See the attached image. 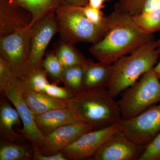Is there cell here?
<instances>
[{"label":"cell","instance_id":"17","mask_svg":"<svg viewBox=\"0 0 160 160\" xmlns=\"http://www.w3.org/2000/svg\"><path fill=\"white\" fill-rule=\"evenodd\" d=\"M13 6L21 7L29 12L32 20L26 28H31L38 21L55 13L61 0H5Z\"/></svg>","mask_w":160,"mask_h":160},{"label":"cell","instance_id":"18","mask_svg":"<svg viewBox=\"0 0 160 160\" xmlns=\"http://www.w3.org/2000/svg\"><path fill=\"white\" fill-rule=\"evenodd\" d=\"M21 119L16 109L7 102H2L0 106V129L1 133L11 142L20 138V136L13 131L14 126L19 125Z\"/></svg>","mask_w":160,"mask_h":160},{"label":"cell","instance_id":"3","mask_svg":"<svg viewBox=\"0 0 160 160\" xmlns=\"http://www.w3.org/2000/svg\"><path fill=\"white\" fill-rule=\"evenodd\" d=\"M160 57L158 41L144 44L112 64L107 89L114 98L134 84L144 73L153 69Z\"/></svg>","mask_w":160,"mask_h":160},{"label":"cell","instance_id":"25","mask_svg":"<svg viewBox=\"0 0 160 160\" xmlns=\"http://www.w3.org/2000/svg\"><path fill=\"white\" fill-rule=\"evenodd\" d=\"M18 77L7 60L0 55V91L2 92L8 86L16 82Z\"/></svg>","mask_w":160,"mask_h":160},{"label":"cell","instance_id":"35","mask_svg":"<svg viewBox=\"0 0 160 160\" xmlns=\"http://www.w3.org/2000/svg\"><path fill=\"white\" fill-rule=\"evenodd\" d=\"M158 75L159 78L160 79V74Z\"/></svg>","mask_w":160,"mask_h":160},{"label":"cell","instance_id":"26","mask_svg":"<svg viewBox=\"0 0 160 160\" xmlns=\"http://www.w3.org/2000/svg\"><path fill=\"white\" fill-rule=\"evenodd\" d=\"M83 14L92 23L96 26L107 29L108 20L101 9L92 8L89 5L82 7Z\"/></svg>","mask_w":160,"mask_h":160},{"label":"cell","instance_id":"27","mask_svg":"<svg viewBox=\"0 0 160 160\" xmlns=\"http://www.w3.org/2000/svg\"><path fill=\"white\" fill-rule=\"evenodd\" d=\"M45 93L53 98L65 101L70 99L74 95V92L66 87H60L50 83L46 87Z\"/></svg>","mask_w":160,"mask_h":160},{"label":"cell","instance_id":"10","mask_svg":"<svg viewBox=\"0 0 160 160\" xmlns=\"http://www.w3.org/2000/svg\"><path fill=\"white\" fill-rule=\"evenodd\" d=\"M145 148L118 130L103 143L92 158L95 160H139Z\"/></svg>","mask_w":160,"mask_h":160},{"label":"cell","instance_id":"7","mask_svg":"<svg viewBox=\"0 0 160 160\" xmlns=\"http://www.w3.org/2000/svg\"><path fill=\"white\" fill-rule=\"evenodd\" d=\"M118 124L119 131L145 148L160 131V103L152 106L132 118H121Z\"/></svg>","mask_w":160,"mask_h":160},{"label":"cell","instance_id":"23","mask_svg":"<svg viewBox=\"0 0 160 160\" xmlns=\"http://www.w3.org/2000/svg\"><path fill=\"white\" fill-rule=\"evenodd\" d=\"M26 147L12 142L6 143L0 148V160H20L29 158Z\"/></svg>","mask_w":160,"mask_h":160},{"label":"cell","instance_id":"20","mask_svg":"<svg viewBox=\"0 0 160 160\" xmlns=\"http://www.w3.org/2000/svg\"><path fill=\"white\" fill-rule=\"evenodd\" d=\"M84 63L64 69L62 82L74 93L82 89Z\"/></svg>","mask_w":160,"mask_h":160},{"label":"cell","instance_id":"4","mask_svg":"<svg viewBox=\"0 0 160 160\" xmlns=\"http://www.w3.org/2000/svg\"><path fill=\"white\" fill-rule=\"evenodd\" d=\"M58 32L63 42L74 45L79 42H97L107 29L94 25L83 14L82 7L71 6L61 0L55 11Z\"/></svg>","mask_w":160,"mask_h":160},{"label":"cell","instance_id":"33","mask_svg":"<svg viewBox=\"0 0 160 160\" xmlns=\"http://www.w3.org/2000/svg\"><path fill=\"white\" fill-rule=\"evenodd\" d=\"M109 0H89L88 5L92 8L99 9H102L104 3Z\"/></svg>","mask_w":160,"mask_h":160},{"label":"cell","instance_id":"16","mask_svg":"<svg viewBox=\"0 0 160 160\" xmlns=\"http://www.w3.org/2000/svg\"><path fill=\"white\" fill-rule=\"evenodd\" d=\"M112 64L86 59L84 63L82 89L107 88L111 77Z\"/></svg>","mask_w":160,"mask_h":160},{"label":"cell","instance_id":"15","mask_svg":"<svg viewBox=\"0 0 160 160\" xmlns=\"http://www.w3.org/2000/svg\"><path fill=\"white\" fill-rule=\"evenodd\" d=\"M34 117L37 126L44 136L61 126L80 122L67 107L51 109L34 115Z\"/></svg>","mask_w":160,"mask_h":160},{"label":"cell","instance_id":"22","mask_svg":"<svg viewBox=\"0 0 160 160\" xmlns=\"http://www.w3.org/2000/svg\"><path fill=\"white\" fill-rule=\"evenodd\" d=\"M48 75L46 70L41 66L29 70L26 79L32 89L45 93L46 87L50 84L47 79Z\"/></svg>","mask_w":160,"mask_h":160},{"label":"cell","instance_id":"21","mask_svg":"<svg viewBox=\"0 0 160 160\" xmlns=\"http://www.w3.org/2000/svg\"><path fill=\"white\" fill-rule=\"evenodd\" d=\"M136 24L143 31L152 34L160 30V9L148 13L132 16Z\"/></svg>","mask_w":160,"mask_h":160},{"label":"cell","instance_id":"9","mask_svg":"<svg viewBox=\"0 0 160 160\" xmlns=\"http://www.w3.org/2000/svg\"><path fill=\"white\" fill-rule=\"evenodd\" d=\"M93 129L89 125L80 122L67 124L44 136L33 146L44 155L55 154L62 151L84 133Z\"/></svg>","mask_w":160,"mask_h":160},{"label":"cell","instance_id":"11","mask_svg":"<svg viewBox=\"0 0 160 160\" xmlns=\"http://www.w3.org/2000/svg\"><path fill=\"white\" fill-rule=\"evenodd\" d=\"M58 32L55 12L42 18L31 27L29 70L42 66L46 48Z\"/></svg>","mask_w":160,"mask_h":160},{"label":"cell","instance_id":"29","mask_svg":"<svg viewBox=\"0 0 160 160\" xmlns=\"http://www.w3.org/2000/svg\"><path fill=\"white\" fill-rule=\"evenodd\" d=\"M145 0H122L116 6L115 9L129 13L132 16L141 12Z\"/></svg>","mask_w":160,"mask_h":160},{"label":"cell","instance_id":"14","mask_svg":"<svg viewBox=\"0 0 160 160\" xmlns=\"http://www.w3.org/2000/svg\"><path fill=\"white\" fill-rule=\"evenodd\" d=\"M31 20V14L25 9L0 0V36L26 28Z\"/></svg>","mask_w":160,"mask_h":160},{"label":"cell","instance_id":"36","mask_svg":"<svg viewBox=\"0 0 160 160\" xmlns=\"http://www.w3.org/2000/svg\"><path fill=\"white\" fill-rule=\"evenodd\" d=\"M120 1H122V0H120Z\"/></svg>","mask_w":160,"mask_h":160},{"label":"cell","instance_id":"30","mask_svg":"<svg viewBox=\"0 0 160 160\" xmlns=\"http://www.w3.org/2000/svg\"><path fill=\"white\" fill-rule=\"evenodd\" d=\"M34 153L33 159L35 160H67L62 152L55 154L44 155L40 153L39 151L34 148Z\"/></svg>","mask_w":160,"mask_h":160},{"label":"cell","instance_id":"34","mask_svg":"<svg viewBox=\"0 0 160 160\" xmlns=\"http://www.w3.org/2000/svg\"><path fill=\"white\" fill-rule=\"evenodd\" d=\"M158 47L159 50L160 52V37L159 39L158 40ZM153 70L158 75L160 74V59L158 62L157 63L156 65L154 66L153 68Z\"/></svg>","mask_w":160,"mask_h":160},{"label":"cell","instance_id":"31","mask_svg":"<svg viewBox=\"0 0 160 160\" xmlns=\"http://www.w3.org/2000/svg\"><path fill=\"white\" fill-rule=\"evenodd\" d=\"M160 9V0H145L139 13H148Z\"/></svg>","mask_w":160,"mask_h":160},{"label":"cell","instance_id":"28","mask_svg":"<svg viewBox=\"0 0 160 160\" xmlns=\"http://www.w3.org/2000/svg\"><path fill=\"white\" fill-rule=\"evenodd\" d=\"M139 160H160V131L145 147Z\"/></svg>","mask_w":160,"mask_h":160},{"label":"cell","instance_id":"32","mask_svg":"<svg viewBox=\"0 0 160 160\" xmlns=\"http://www.w3.org/2000/svg\"><path fill=\"white\" fill-rule=\"evenodd\" d=\"M65 3L71 6L84 7L89 4V0H62Z\"/></svg>","mask_w":160,"mask_h":160},{"label":"cell","instance_id":"1","mask_svg":"<svg viewBox=\"0 0 160 160\" xmlns=\"http://www.w3.org/2000/svg\"><path fill=\"white\" fill-rule=\"evenodd\" d=\"M107 20L106 33L89 49L98 62L112 64L120 58L155 40L152 34L142 30L132 16L125 12L115 9L107 16Z\"/></svg>","mask_w":160,"mask_h":160},{"label":"cell","instance_id":"12","mask_svg":"<svg viewBox=\"0 0 160 160\" xmlns=\"http://www.w3.org/2000/svg\"><path fill=\"white\" fill-rule=\"evenodd\" d=\"M19 78L15 82L3 90L2 93L11 102L17 110L23 125V129L21 132L34 146L39 142L44 136L37 126L34 114L21 96L18 86Z\"/></svg>","mask_w":160,"mask_h":160},{"label":"cell","instance_id":"13","mask_svg":"<svg viewBox=\"0 0 160 160\" xmlns=\"http://www.w3.org/2000/svg\"><path fill=\"white\" fill-rule=\"evenodd\" d=\"M18 86L24 102L34 115L41 114L51 109L67 107L66 101L53 98L46 93L32 89L26 78H19Z\"/></svg>","mask_w":160,"mask_h":160},{"label":"cell","instance_id":"24","mask_svg":"<svg viewBox=\"0 0 160 160\" xmlns=\"http://www.w3.org/2000/svg\"><path fill=\"white\" fill-rule=\"evenodd\" d=\"M42 66L55 83L62 82L64 67L57 57L56 53L51 52L42 61Z\"/></svg>","mask_w":160,"mask_h":160},{"label":"cell","instance_id":"19","mask_svg":"<svg viewBox=\"0 0 160 160\" xmlns=\"http://www.w3.org/2000/svg\"><path fill=\"white\" fill-rule=\"evenodd\" d=\"M56 53L64 68L83 64L86 60L73 45L63 41Z\"/></svg>","mask_w":160,"mask_h":160},{"label":"cell","instance_id":"5","mask_svg":"<svg viewBox=\"0 0 160 160\" xmlns=\"http://www.w3.org/2000/svg\"><path fill=\"white\" fill-rule=\"evenodd\" d=\"M153 69L122 92L118 101L122 119L135 117L160 102V79Z\"/></svg>","mask_w":160,"mask_h":160},{"label":"cell","instance_id":"6","mask_svg":"<svg viewBox=\"0 0 160 160\" xmlns=\"http://www.w3.org/2000/svg\"><path fill=\"white\" fill-rule=\"evenodd\" d=\"M31 28H24L0 36V55L20 78H27L30 67Z\"/></svg>","mask_w":160,"mask_h":160},{"label":"cell","instance_id":"2","mask_svg":"<svg viewBox=\"0 0 160 160\" xmlns=\"http://www.w3.org/2000/svg\"><path fill=\"white\" fill-rule=\"evenodd\" d=\"M66 103L80 122L94 129L109 127L121 118L118 102L106 87L82 89Z\"/></svg>","mask_w":160,"mask_h":160},{"label":"cell","instance_id":"8","mask_svg":"<svg viewBox=\"0 0 160 160\" xmlns=\"http://www.w3.org/2000/svg\"><path fill=\"white\" fill-rule=\"evenodd\" d=\"M118 130L117 123L109 127L88 132L62 152L67 160H82L92 158L103 143Z\"/></svg>","mask_w":160,"mask_h":160}]
</instances>
